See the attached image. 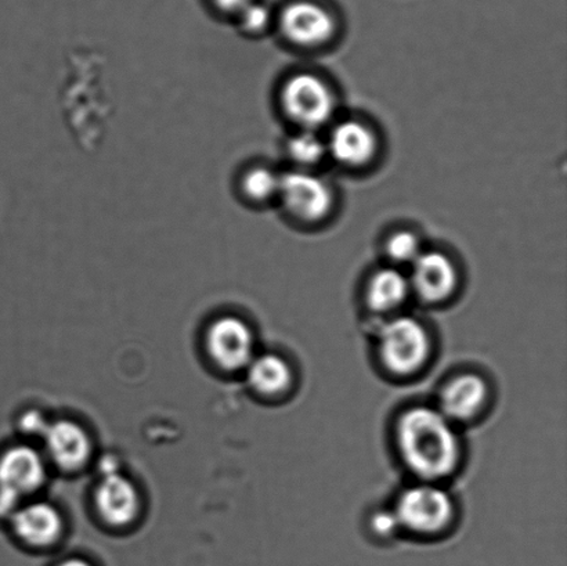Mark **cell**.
Returning a JSON list of instances; mask_svg holds the SVG:
<instances>
[{"mask_svg": "<svg viewBox=\"0 0 567 566\" xmlns=\"http://www.w3.org/2000/svg\"><path fill=\"white\" fill-rule=\"evenodd\" d=\"M13 528L17 536L28 545L43 547L59 539L63 519L53 506L38 502L17 510Z\"/></svg>", "mask_w": 567, "mask_h": 566, "instance_id": "obj_14", "label": "cell"}, {"mask_svg": "<svg viewBox=\"0 0 567 566\" xmlns=\"http://www.w3.org/2000/svg\"><path fill=\"white\" fill-rule=\"evenodd\" d=\"M454 513L452 497L439 486L419 485L400 495L394 515L400 526L416 534H435Z\"/></svg>", "mask_w": 567, "mask_h": 566, "instance_id": "obj_6", "label": "cell"}, {"mask_svg": "<svg viewBox=\"0 0 567 566\" xmlns=\"http://www.w3.org/2000/svg\"><path fill=\"white\" fill-rule=\"evenodd\" d=\"M396 440L403 462L424 480L452 474L460 459V442L450 420L430 408H414L398 423Z\"/></svg>", "mask_w": 567, "mask_h": 566, "instance_id": "obj_1", "label": "cell"}, {"mask_svg": "<svg viewBox=\"0 0 567 566\" xmlns=\"http://www.w3.org/2000/svg\"><path fill=\"white\" fill-rule=\"evenodd\" d=\"M235 21L244 35L259 37L269 30L271 14L268 6L254 0L235 17Z\"/></svg>", "mask_w": 567, "mask_h": 566, "instance_id": "obj_20", "label": "cell"}, {"mask_svg": "<svg viewBox=\"0 0 567 566\" xmlns=\"http://www.w3.org/2000/svg\"><path fill=\"white\" fill-rule=\"evenodd\" d=\"M458 269L452 257L441 249H424L411 265V292L427 303L446 301L458 286Z\"/></svg>", "mask_w": 567, "mask_h": 566, "instance_id": "obj_9", "label": "cell"}, {"mask_svg": "<svg viewBox=\"0 0 567 566\" xmlns=\"http://www.w3.org/2000/svg\"><path fill=\"white\" fill-rule=\"evenodd\" d=\"M430 348L424 326L409 316L389 321L380 332L382 362L394 374L408 375L421 369Z\"/></svg>", "mask_w": 567, "mask_h": 566, "instance_id": "obj_4", "label": "cell"}, {"mask_svg": "<svg viewBox=\"0 0 567 566\" xmlns=\"http://www.w3.org/2000/svg\"><path fill=\"white\" fill-rule=\"evenodd\" d=\"M96 504L102 517L114 526L131 524L141 507L135 485L118 473L103 475L96 491Z\"/></svg>", "mask_w": 567, "mask_h": 566, "instance_id": "obj_12", "label": "cell"}, {"mask_svg": "<svg viewBox=\"0 0 567 566\" xmlns=\"http://www.w3.org/2000/svg\"><path fill=\"white\" fill-rule=\"evenodd\" d=\"M422 248L421 238L409 229L393 231L385 241V254L393 266L413 265L420 257Z\"/></svg>", "mask_w": 567, "mask_h": 566, "instance_id": "obj_19", "label": "cell"}, {"mask_svg": "<svg viewBox=\"0 0 567 566\" xmlns=\"http://www.w3.org/2000/svg\"><path fill=\"white\" fill-rule=\"evenodd\" d=\"M47 481V464L35 449L16 446L0 457V514L41 490Z\"/></svg>", "mask_w": 567, "mask_h": 566, "instance_id": "obj_5", "label": "cell"}, {"mask_svg": "<svg viewBox=\"0 0 567 566\" xmlns=\"http://www.w3.org/2000/svg\"><path fill=\"white\" fill-rule=\"evenodd\" d=\"M209 2L216 13L235 19V17L240 13L246 6L254 2V0H209Z\"/></svg>", "mask_w": 567, "mask_h": 566, "instance_id": "obj_21", "label": "cell"}, {"mask_svg": "<svg viewBox=\"0 0 567 566\" xmlns=\"http://www.w3.org/2000/svg\"><path fill=\"white\" fill-rule=\"evenodd\" d=\"M247 377L255 391L264 395H277L287 390L291 382V370L282 358L265 353L254 358L247 366Z\"/></svg>", "mask_w": 567, "mask_h": 566, "instance_id": "obj_17", "label": "cell"}, {"mask_svg": "<svg viewBox=\"0 0 567 566\" xmlns=\"http://www.w3.org/2000/svg\"><path fill=\"white\" fill-rule=\"evenodd\" d=\"M372 525H374V529L378 532V534L381 535H391L392 532L396 529L398 526H400L394 513L377 514L375 517L372 518Z\"/></svg>", "mask_w": 567, "mask_h": 566, "instance_id": "obj_22", "label": "cell"}, {"mask_svg": "<svg viewBox=\"0 0 567 566\" xmlns=\"http://www.w3.org/2000/svg\"><path fill=\"white\" fill-rule=\"evenodd\" d=\"M277 203L289 218L315 225L326 220L336 207V193L330 182L313 171L281 172Z\"/></svg>", "mask_w": 567, "mask_h": 566, "instance_id": "obj_3", "label": "cell"}, {"mask_svg": "<svg viewBox=\"0 0 567 566\" xmlns=\"http://www.w3.org/2000/svg\"><path fill=\"white\" fill-rule=\"evenodd\" d=\"M281 113L298 130L321 131L330 125L338 109V99L330 83L313 72H297L281 83Z\"/></svg>", "mask_w": 567, "mask_h": 566, "instance_id": "obj_2", "label": "cell"}, {"mask_svg": "<svg viewBox=\"0 0 567 566\" xmlns=\"http://www.w3.org/2000/svg\"><path fill=\"white\" fill-rule=\"evenodd\" d=\"M48 423L44 421L41 414L39 413H28L24 419H22V429L27 432V434H35L42 435L44 431L48 429Z\"/></svg>", "mask_w": 567, "mask_h": 566, "instance_id": "obj_23", "label": "cell"}, {"mask_svg": "<svg viewBox=\"0 0 567 566\" xmlns=\"http://www.w3.org/2000/svg\"><path fill=\"white\" fill-rule=\"evenodd\" d=\"M410 294L409 276L393 265L374 271L365 288L367 303L375 312H392L402 307Z\"/></svg>", "mask_w": 567, "mask_h": 566, "instance_id": "obj_15", "label": "cell"}, {"mask_svg": "<svg viewBox=\"0 0 567 566\" xmlns=\"http://www.w3.org/2000/svg\"><path fill=\"white\" fill-rule=\"evenodd\" d=\"M210 357L225 370L247 368L254 357V336L246 321L225 316L209 327L207 336Z\"/></svg>", "mask_w": 567, "mask_h": 566, "instance_id": "obj_10", "label": "cell"}, {"mask_svg": "<svg viewBox=\"0 0 567 566\" xmlns=\"http://www.w3.org/2000/svg\"><path fill=\"white\" fill-rule=\"evenodd\" d=\"M284 152L295 169L311 171L328 158L326 136L320 131L298 130L284 143Z\"/></svg>", "mask_w": 567, "mask_h": 566, "instance_id": "obj_18", "label": "cell"}, {"mask_svg": "<svg viewBox=\"0 0 567 566\" xmlns=\"http://www.w3.org/2000/svg\"><path fill=\"white\" fill-rule=\"evenodd\" d=\"M277 22L282 38L298 48L324 47L337 33V21L330 11L311 0L288 3Z\"/></svg>", "mask_w": 567, "mask_h": 566, "instance_id": "obj_7", "label": "cell"}, {"mask_svg": "<svg viewBox=\"0 0 567 566\" xmlns=\"http://www.w3.org/2000/svg\"><path fill=\"white\" fill-rule=\"evenodd\" d=\"M328 158L349 169L365 168L380 152V138L367 122L348 119L331 126L326 136Z\"/></svg>", "mask_w": 567, "mask_h": 566, "instance_id": "obj_8", "label": "cell"}, {"mask_svg": "<svg viewBox=\"0 0 567 566\" xmlns=\"http://www.w3.org/2000/svg\"><path fill=\"white\" fill-rule=\"evenodd\" d=\"M43 438L49 457L60 469H81L91 457L92 443L86 431L72 421L61 420L49 424Z\"/></svg>", "mask_w": 567, "mask_h": 566, "instance_id": "obj_11", "label": "cell"}, {"mask_svg": "<svg viewBox=\"0 0 567 566\" xmlns=\"http://www.w3.org/2000/svg\"><path fill=\"white\" fill-rule=\"evenodd\" d=\"M486 398L485 380L476 374L458 375L444 385L439 398V412L447 420H470L480 413Z\"/></svg>", "mask_w": 567, "mask_h": 566, "instance_id": "obj_13", "label": "cell"}, {"mask_svg": "<svg viewBox=\"0 0 567 566\" xmlns=\"http://www.w3.org/2000/svg\"><path fill=\"white\" fill-rule=\"evenodd\" d=\"M280 185L281 172L264 163L244 166L236 177L237 196L252 207L277 202Z\"/></svg>", "mask_w": 567, "mask_h": 566, "instance_id": "obj_16", "label": "cell"}, {"mask_svg": "<svg viewBox=\"0 0 567 566\" xmlns=\"http://www.w3.org/2000/svg\"><path fill=\"white\" fill-rule=\"evenodd\" d=\"M60 566H91L86 562H82V559L72 558L69 562L61 564Z\"/></svg>", "mask_w": 567, "mask_h": 566, "instance_id": "obj_24", "label": "cell"}]
</instances>
